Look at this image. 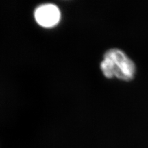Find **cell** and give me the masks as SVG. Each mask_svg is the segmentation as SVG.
<instances>
[{
	"label": "cell",
	"mask_w": 148,
	"mask_h": 148,
	"mask_svg": "<svg viewBox=\"0 0 148 148\" xmlns=\"http://www.w3.org/2000/svg\"><path fill=\"white\" fill-rule=\"evenodd\" d=\"M34 16L38 24L45 28L56 25L61 19V12L58 6L53 4H45L35 9Z\"/></svg>",
	"instance_id": "2"
},
{
	"label": "cell",
	"mask_w": 148,
	"mask_h": 148,
	"mask_svg": "<svg viewBox=\"0 0 148 148\" xmlns=\"http://www.w3.org/2000/svg\"><path fill=\"white\" fill-rule=\"evenodd\" d=\"M101 69L106 77L115 76L123 80L132 79L135 72L133 62L119 49H111L105 53Z\"/></svg>",
	"instance_id": "1"
}]
</instances>
